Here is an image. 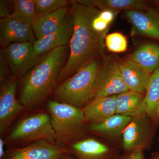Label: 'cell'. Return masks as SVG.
<instances>
[{
  "mask_svg": "<svg viewBox=\"0 0 159 159\" xmlns=\"http://www.w3.org/2000/svg\"><path fill=\"white\" fill-rule=\"evenodd\" d=\"M142 93L128 91L116 95V114L132 117L145 114Z\"/></svg>",
  "mask_w": 159,
  "mask_h": 159,
  "instance_id": "obj_19",
  "label": "cell"
},
{
  "mask_svg": "<svg viewBox=\"0 0 159 159\" xmlns=\"http://www.w3.org/2000/svg\"><path fill=\"white\" fill-rule=\"evenodd\" d=\"M143 105L145 113L155 121L159 116V67L149 76L145 90Z\"/></svg>",
  "mask_w": 159,
  "mask_h": 159,
  "instance_id": "obj_22",
  "label": "cell"
},
{
  "mask_svg": "<svg viewBox=\"0 0 159 159\" xmlns=\"http://www.w3.org/2000/svg\"><path fill=\"white\" fill-rule=\"evenodd\" d=\"M71 14L74 31L70 41V54L65 65L60 72L57 82H62L73 76L83 67L103 57L106 35L99 34L93 29L94 18L99 13L98 8L70 1Z\"/></svg>",
  "mask_w": 159,
  "mask_h": 159,
  "instance_id": "obj_1",
  "label": "cell"
},
{
  "mask_svg": "<svg viewBox=\"0 0 159 159\" xmlns=\"http://www.w3.org/2000/svg\"><path fill=\"white\" fill-rule=\"evenodd\" d=\"M67 48L68 45L58 47L45 54L25 76L20 96V102L24 107L37 108L54 90Z\"/></svg>",
  "mask_w": 159,
  "mask_h": 159,
  "instance_id": "obj_2",
  "label": "cell"
},
{
  "mask_svg": "<svg viewBox=\"0 0 159 159\" xmlns=\"http://www.w3.org/2000/svg\"><path fill=\"white\" fill-rule=\"evenodd\" d=\"M98 59L83 67L54 90L56 101L83 108L95 97V86L100 67Z\"/></svg>",
  "mask_w": 159,
  "mask_h": 159,
  "instance_id": "obj_4",
  "label": "cell"
},
{
  "mask_svg": "<svg viewBox=\"0 0 159 159\" xmlns=\"http://www.w3.org/2000/svg\"><path fill=\"white\" fill-rule=\"evenodd\" d=\"M126 19L132 26V34L159 40V14L154 9L125 11Z\"/></svg>",
  "mask_w": 159,
  "mask_h": 159,
  "instance_id": "obj_12",
  "label": "cell"
},
{
  "mask_svg": "<svg viewBox=\"0 0 159 159\" xmlns=\"http://www.w3.org/2000/svg\"><path fill=\"white\" fill-rule=\"evenodd\" d=\"M73 31V17L72 14H68L62 25L57 31L34 42L33 44L36 53L40 56H43L56 48L68 45Z\"/></svg>",
  "mask_w": 159,
  "mask_h": 159,
  "instance_id": "obj_14",
  "label": "cell"
},
{
  "mask_svg": "<svg viewBox=\"0 0 159 159\" xmlns=\"http://www.w3.org/2000/svg\"><path fill=\"white\" fill-rule=\"evenodd\" d=\"M67 148L42 140L23 147H9L2 159H61Z\"/></svg>",
  "mask_w": 159,
  "mask_h": 159,
  "instance_id": "obj_9",
  "label": "cell"
},
{
  "mask_svg": "<svg viewBox=\"0 0 159 159\" xmlns=\"http://www.w3.org/2000/svg\"><path fill=\"white\" fill-rule=\"evenodd\" d=\"M31 25L21 22L12 17L0 20V43L5 48L15 43L36 41Z\"/></svg>",
  "mask_w": 159,
  "mask_h": 159,
  "instance_id": "obj_13",
  "label": "cell"
},
{
  "mask_svg": "<svg viewBox=\"0 0 159 159\" xmlns=\"http://www.w3.org/2000/svg\"><path fill=\"white\" fill-rule=\"evenodd\" d=\"M128 91L121 76L119 61L111 56L105 57L97 74L95 98L119 95Z\"/></svg>",
  "mask_w": 159,
  "mask_h": 159,
  "instance_id": "obj_8",
  "label": "cell"
},
{
  "mask_svg": "<svg viewBox=\"0 0 159 159\" xmlns=\"http://www.w3.org/2000/svg\"><path fill=\"white\" fill-rule=\"evenodd\" d=\"M144 149L142 148L125 152L121 156H119L117 159H146L144 154Z\"/></svg>",
  "mask_w": 159,
  "mask_h": 159,
  "instance_id": "obj_27",
  "label": "cell"
},
{
  "mask_svg": "<svg viewBox=\"0 0 159 159\" xmlns=\"http://www.w3.org/2000/svg\"><path fill=\"white\" fill-rule=\"evenodd\" d=\"M7 63L4 58V56L2 50H1V55H0V81L1 82L4 80L8 78V69Z\"/></svg>",
  "mask_w": 159,
  "mask_h": 159,
  "instance_id": "obj_29",
  "label": "cell"
},
{
  "mask_svg": "<svg viewBox=\"0 0 159 159\" xmlns=\"http://www.w3.org/2000/svg\"><path fill=\"white\" fill-rule=\"evenodd\" d=\"M117 13L110 10H101L93 20V29L97 33L106 36L110 26L113 21Z\"/></svg>",
  "mask_w": 159,
  "mask_h": 159,
  "instance_id": "obj_24",
  "label": "cell"
},
{
  "mask_svg": "<svg viewBox=\"0 0 159 159\" xmlns=\"http://www.w3.org/2000/svg\"><path fill=\"white\" fill-rule=\"evenodd\" d=\"M5 144L4 140L2 138H0V159H2L5 155V152L4 149Z\"/></svg>",
  "mask_w": 159,
  "mask_h": 159,
  "instance_id": "obj_30",
  "label": "cell"
},
{
  "mask_svg": "<svg viewBox=\"0 0 159 159\" xmlns=\"http://www.w3.org/2000/svg\"><path fill=\"white\" fill-rule=\"evenodd\" d=\"M12 2L13 9L11 17L31 25L37 16L34 0H14Z\"/></svg>",
  "mask_w": 159,
  "mask_h": 159,
  "instance_id": "obj_23",
  "label": "cell"
},
{
  "mask_svg": "<svg viewBox=\"0 0 159 159\" xmlns=\"http://www.w3.org/2000/svg\"><path fill=\"white\" fill-rule=\"evenodd\" d=\"M130 59L150 74L159 67V45L148 43L136 49Z\"/></svg>",
  "mask_w": 159,
  "mask_h": 159,
  "instance_id": "obj_20",
  "label": "cell"
},
{
  "mask_svg": "<svg viewBox=\"0 0 159 159\" xmlns=\"http://www.w3.org/2000/svg\"><path fill=\"white\" fill-rule=\"evenodd\" d=\"M13 12L11 11V6L7 1H0V17L1 19L11 17Z\"/></svg>",
  "mask_w": 159,
  "mask_h": 159,
  "instance_id": "obj_28",
  "label": "cell"
},
{
  "mask_svg": "<svg viewBox=\"0 0 159 159\" xmlns=\"http://www.w3.org/2000/svg\"><path fill=\"white\" fill-rule=\"evenodd\" d=\"M158 113L159 115V108H158Z\"/></svg>",
  "mask_w": 159,
  "mask_h": 159,
  "instance_id": "obj_33",
  "label": "cell"
},
{
  "mask_svg": "<svg viewBox=\"0 0 159 159\" xmlns=\"http://www.w3.org/2000/svg\"><path fill=\"white\" fill-rule=\"evenodd\" d=\"M61 159H77L74 156L69 153H66Z\"/></svg>",
  "mask_w": 159,
  "mask_h": 159,
  "instance_id": "obj_31",
  "label": "cell"
},
{
  "mask_svg": "<svg viewBox=\"0 0 159 159\" xmlns=\"http://www.w3.org/2000/svg\"><path fill=\"white\" fill-rule=\"evenodd\" d=\"M75 2L86 6H92L103 10L119 12L129 10H145L149 9L146 2L142 0H80Z\"/></svg>",
  "mask_w": 159,
  "mask_h": 159,
  "instance_id": "obj_21",
  "label": "cell"
},
{
  "mask_svg": "<svg viewBox=\"0 0 159 159\" xmlns=\"http://www.w3.org/2000/svg\"><path fill=\"white\" fill-rule=\"evenodd\" d=\"M104 43L108 51L113 53H122L127 50V39L123 34L119 32L107 34Z\"/></svg>",
  "mask_w": 159,
  "mask_h": 159,
  "instance_id": "obj_25",
  "label": "cell"
},
{
  "mask_svg": "<svg viewBox=\"0 0 159 159\" xmlns=\"http://www.w3.org/2000/svg\"><path fill=\"white\" fill-rule=\"evenodd\" d=\"M11 73L16 77L25 76L42 59L36 53L32 43H15L2 50Z\"/></svg>",
  "mask_w": 159,
  "mask_h": 159,
  "instance_id": "obj_6",
  "label": "cell"
},
{
  "mask_svg": "<svg viewBox=\"0 0 159 159\" xmlns=\"http://www.w3.org/2000/svg\"><path fill=\"white\" fill-rule=\"evenodd\" d=\"M16 81L11 77L1 82L0 87V133L9 128L15 119L23 111L24 107L16 98Z\"/></svg>",
  "mask_w": 159,
  "mask_h": 159,
  "instance_id": "obj_10",
  "label": "cell"
},
{
  "mask_svg": "<svg viewBox=\"0 0 159 159\" xmlns=\"http://www.w3.org/2000/svg\"><path fill=\"white\" fill-rule=\"evenodd\" d=\"M82 109L88 122L107 119L116 114V95L94 98Z\"/></svg>",
  "mask_w": 159,
  "mask_h": 159,
  "instance_id": "obj_17",
  "label": "cell"
},
{
  "mask_svg": "<svg viewBox=\"0 0 159 159\" xmlns=\"http://www.w3.org/2000/svg\"><path fill=\"white\" fill-rule=\"evenodd\" d=\"M152 159H159V152L155 154Z\"/></svg>",
  "mask_w": 159,
  "mask_h": 159,
  "instance_id": "obj_32",
  "label": "cell"
},
{
  "mask_svg": "<svg viewBox=\"0 0 159 159\" xmlns=\"http://www.w3.org/2000/svg\"><path fill=\"white\" fill-rule=\"evenodd\" d=\"M37 16L49 14L57 9L66 7L68 2L65 0H34ZM36 16V17H37Z\"/></svg>",
  "mask_w": 159,
  "mask_h": 159,
  "instance_id": "obj_26",
  "label": "cell"
},
{
  "mask_svg": "<svg viewBox=\"0 0 159 159\" xmlns=\"http://www.w3.org/2000/svg\"><path fill=\"white\" fill-rule=\"evenodd\" d=\"M132 117L116 114L102 121L90 122L88 131L113 142L122 141L123 131Z\"/></svg>",
  "mask_w": 159,
  "mask_h": 159,
  "instance_id": "obj_15",
  "label": "cell"
},
{
  "mask_svg": "<svg viewBox=\"0 0 159 159\" xmlns=\"http://www.w3.org/2000/svg\"><path fill=\"white\" fill-rule=\"evenodd\" d=\"M44 140L55 144V135L49 114L39 113L24 118L4 140L9 145L33 143Z\"/></svg>",
  "mask_w": 159,
  "mask_h": 159,
  "instance_id": "obj_5",
  "label": "cell"
},
{
  "mask_svg": "<svg viewBox=\"0 0 159 159\" xmlns=\"http://www.w3.org/2000/svg\"><path fill=\"white\" fill-rule=\"evenodd\" d=\"M68 11L66 6L49 14L37 16L31 25L36 39L45 37L57 31L65 20Z\"/></svg>",
  "mask_w": 159,
  "mask_h": 159,
  "instance_id": "obj_18",
  "label": "cell"
},
{
  "mask_svg": "<svg viewBox=\"0 0 159 159\" xmlns=\"http://www.w3.org/2000/svg\"><path fill=\"white\" fill-rule=\"evenodd\" d=\"M121 76L129 91L145 93L150 75L130 58L119 61Z\"/></svg>",
  "mask_w": 159,
  "mask_h": 159,
  "instance_id": "obj_16",
  "label": "cell"
},
{
  "mask_svg": "<svg viewBox=\"0 0 159 159\" xmlns=\"http://www.w3.org/2000/svg\"><path fill=\"white\" fill-rule=\"evenodd\" d=\"M65 148L77 159H117L119 156L114 148L93 138H83Z\"/></svg>",
  "mask_w": 159,
  "mask_h": 159,
  "instance_id": "obj_11",
  "label": "cell"
},
{
  "mask_svg": "<svg viewBox=\"0 0 159 159\" xmlns=\"http://www.w3.org/2000/svg\"><path fill=\"white\" fill-rule=\"evenodd\" d=\"M47 107L55 132L56 145L66 147L85 138L88 121L82 109L55 100H49Z\"/></svg>",
  "mask_w": 159,
  "mask_h": 159,
  "instance_id": "obj_3",
  "label": "cell"
},
{
  "mask_svg": "<svg viewBox=\"0 0 159 159\" xmlns=\"http://www.w3.org/2000/svg\"><path fill=\"white\" fill-rule=\"evenodd\" d=\"M152 120L146 114L132 118L122 134V145L125 152L150 147L154 134Z\"/></svg>",
  "mask_w": 159,
  "mask_h": 159,
  "instance_id": "obj_7",
  "label": "cell"
}]
</instances>
